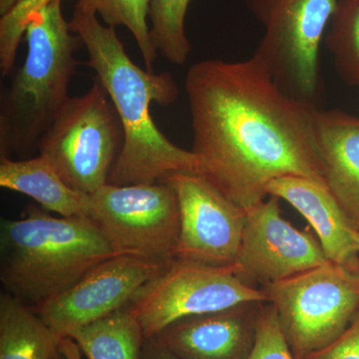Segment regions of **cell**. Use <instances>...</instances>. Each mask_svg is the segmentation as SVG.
I'll return each mask as SVG.
<instances>
[{"mask_svg":"<svg viewBox=\"0 0 359 359\" xmlns=\"http://www.w3.org/2000/svg\"><path fill=\"white\" fill-rule=\"evenodd\" d=\"M185 89L200 175L245 211L269 197L273 180L299 176L325 184L318 107L280 88L256 56L195 63Z\"/></svg>","mask_w":359,"mask_h":359,"instance_id":"6da1fadb","label":"cell"},{"mask_svg":"<svg viewBox=\"0 0 359 359\" xmlns=\"http://www.w3.org/2000/svg\"><path fill=\"white\" fill-rule=\"evenodd\" d=\"M69 23L88 51L85 65L95 71L107 90L124 128V145L107 184H150L172 174H200L197 156L170 141L151 116V104L176 102L178 88L173 76L139 67L129 57L114 27L100 23L96 11L86 4L76 2Z\"/></svg>","mask_w":359,"mask_h":359,"instance_id":"7a4b0ae2","label":"cell"},{"mask_svg":"<svg viewBox=\"0 0 359 359\" xmlns=\"http://www.w3.org/2000/svg\"><path fill=\"white\" fill-rule=\"evenodd\" d=\"M114 256L88 217H54L30 207L21 219L1 221L0 280L4 292L30 308L69 290Z\"/></svg>","mask_w":359,"mask_h":359,"instance_id":"3957f363","label":"cell"},{"mask_svg":"<svg viewBox=\"0 0 359 359\" xmlns=\"http://www.w3.org/2000/svg\"><path fill=\"white\" fill-rule=\"evenodd\" d=\"M52 0L30 16L26 26L27 54L0 100V158L32 154L69 100L76 72L74 53L83 44Z\"/></svg>","mask_w":359,"mask_h":359,"instance_id":"277c9868","label":"cell"},{"mask_svg":"<svg viewBox=\"0 0 359 359\" xmlns=\"http://www.w3.org/2000/svg\"><path fill=\"white\" fill-rule=\"evenodd\" d=\"M124 139L120 116L95 76L86 93L70 97L40 139L39 150L68 186L92 195L108 183Z\"/></svg>","mask_w":359,"mask_h":359,"instance_id":"5b68a950","label":"cell"},{"mask_svg":"<svg viewBox=\"0 0 359 359\" xmlns=\"http://www.w3.org/2000/svg\"><path fill=\"white\" fill-rule=\"evenodd\" d=\"M262 289L295 359L330 346L359 313V271L332 262Z\"/></svg>","mask_w":359,"mask_h":359,"instance_id":"8992f818","label":"cell"},{"mask_svg":"<svg viewBox=\"0 0 359 359\" xmlns=\"http://www.w3.org/2000/svg\"><path fill=\"white\" fill-rule=\"evenodd\" d=\"M339 0H247L264 27L254 55L280 88L316 104L320 93V47Z\"/></svg>","mask_w":359,"mask_h":359,"instance_id":"52a82bcc","label":"cell"},{"mask_svg":"<svg viewBox=\"0 0 359 359\" xmlns=\"http://www.w3.org/2000/svg\"><path fill=\"white\" fill-rule=\"evenodd\" d=\"M249 302H269L263 289L245 285L235 266H211L175 259L146 283L128 309L146 340L189 316L217 313Z\"/></svg>","mask_w":359,"mask_h":359,"instance_id":"ba28073f","label":"cell"},{"mask_svg":"<svg viewBox=\"0 0 359 359\" xmlns=\"http://www.w3.org/2000/svg\"><path fill=\"white\" fill-rule=\"evenodd\" d=\"M90 219L104 233L116 256L170 263L180 237L178 196L167 182L115 186L90 195Z\"/></svg>","mask_w":359,"mask_h":359,"instance_id":"9c48e42d","label":"cell"},{"mask_svg":"<svg viewBox=\"0 0 359 359\" xmlns=\"http://www.w3.org/2000/svg\"><path fill=\"white\" fill-rule=\"evenodd\" d=\"M162 181L178 196L176 259L219 266L235 264L247 221L244 208L200 174H172Z\"/></svg>","mask_w":359,"mask_h":359,"instance_id":"30bf717a","label":"cell"},{"mask_svg":"<svg viewBox=\"0 0 359 359\" xmlns=\"http://www.w3.org/2000/svg\"><path fill=\"white\" fill-rule=\"evenodd\" d=\"M320 241L283 219L280 200L269 196L247 211L236 273L245 285L262 287L328 263Z\"/></svg>","mask_w":359,"mask_h":359,"instance_id":"8fae6325","label":"cell"},{"mask_svg":"<svg viewBox=\"0 0 359 359\" xmlns=\"http://www.w3.org/2000/svg\"><path fill=\"white\" fill-rule=\"evenodd\" d=\"M168 264L114 256L92 269L69 290L32 309L58 337L66 339L75 330L126 308Z\"/></svg>","mask_w":359,"mask_h":359,"instance_id":"7c38bea8","label":"cell"},{"mask_svg":"<svg viewBox=\"0 0 359 359\" xmlns=\"http://www.w3.org/2000/svg\"><path fill=\"white\" fill-rule=\"evenodd\" d=\"M264 302H249L217 313L175 321L156 335L177 359H249L257 318Z\"/></svg>","mask_w":359,"mask_h":359,"instance_id":"4fadbf2b","label":"cell"},{"mask_svg":"<svg viewBox=\"0 0 359 359\" xmlns=\"http://www.w3.org/2000/svg\"><path fill=\"white\" fill-rule=\"evenodd\" d=\"M266 193L289 203L309 222L328 261L359 271V231L325 184L282 177L269 184Z\"/></svg>","mask_w":359,"mask_h":359,"instance_id":"5bb4252c","label":"cell"},{"mask_svg":"<svg viewBox=\"0 0 359 359\" xmlns=\"http://www.w3.org/2000/svg\"><path fill=\"white\" fill-rule=\"evenodd\" d=\"M314 127L325 184L359 231V117L318 108Z\"/></svg>","mask_w":359,"mask_h":359,"instance_id":"9a60e30c","label":"cell"},{"mask_svg":"<svg viewBox=\"0 0 359 359\" xmlns=\"http://www.w3.org/2000/svg\"><path fill=\"white\" fill-rule=\"evenodd\" d=\"M0 186L25 194L43 209L60 217L90 218V195L68 186L42 155L26 160L1 158Z\"/></svg>","mask_w":359,"mask_h":359,"instance_id":"2e32d148","label":"cell"},{"mask_svg":"<svg viewBox=\"0 0 359 359\" xmlns=\"http://www.w3.org/2000/svg\"><path fill=\"white\" fill-rule=\"evenodd\" d=\"M63 339L20 299L0 294V359H53Z\"/></svg>","mask_w":359,"mask_h":359,"instance_id":"e0dca14e","label":"cell"},{"mask_svg":"<svg viewBox=\"0 0 359 359\" xmlns=\"http://www.w3.org/2000/svg\"><path fill=\"white\" fill-rule=\"evenodd\" d=\"M87 359H141L146 339L140 323L124 308L69 335Z\"/></svg>","mask_w":359,"mask_h":359,"instance_id":"ac0fdd59","label":"cell"},{"mask_svg":"<svg viewBox=\"0 0 359 359\" xmlns=\"http://www.w3.org/2000/svg\"><path fill=\"white\" fill-rule=\"evenodd\" d=\"M327 46L342 80L359 88V0H339L328 25Z\"/></svg>","mask_w":359,"mask_h":359,"instance_id":"d6986e66","label":"cell"},{"mask_svg":"<svg viewBox=\"0 0 359 359\" xmlns=\"http://www.w3.org/2000/svg\"><path fill=\"white\" fill-rule=\"evenodd\" d=\"M191 0H151V41L169 62L185 65L191 53L185 30L186 14Z\"/></svg>","mask_w":359,"mask_h":359,"instance_id":"ffe728a7","label":"cell"},{"mask_svg":"<svg viewBox=\"0 0 359 359\" xmlns=\"http://www.w3.org/2000/svg\"><path fill=\"white\" fill-rule=\"evenodd\" d=\"M93 8L108 26L124 25L133 34L148 71L153 70L158 51L151 41L147 18L151 0H77Z\"/></svg>","mask_w":359,"mask_h":359,"instance_id":"44dd1931","label":"cell"},{"mask_svg":"<svg viewBox=\"0 0 359 359\" xmlns=\"http://www.w3.org/2000/svg\"><path fill=\"white\" fill-rule=\"evenodd\" d=\"M52 0H21L0 20V72L1 76L11 74L15 62L16 52L25 34L30 16Z\"/></svg>","mask_w":359,"mask_h":359,"instance_id":"7402d4cb","label":"cell"},{"mask_svg":"<svg viewBox=\"0 0 359 359\" xmlns=\"http://www.w3.org/2000/svg\"><path fill=\"white\" fill-rule=\"evenodd\" d=\"M249 359H295L271 302H264L259 309L256 340Z\"/></svg>","mask_w":359,"mask_h":359,"instance_id":"603a6c76","label":"cell"},{"mask_svg":"<svg viewBox=\"0 0 359 359\" xmlns=\"http://www.w3.org/2000/svg\"><path fill=\"white\" fill-rule=\"evenodd\" d=\"M302 359H359V313L339 339Z\"/></svg>","mask_w":359,"mask_h":359,"instance_id":"cb8c5ba5","label":"cell"},{"mask_svg":"<svg viewBox=\"0 0 359 359\" xmlns=\"http://www.w3.org/2000/svg\"><path fill=\"white\" fill-rule=\"evenodd\" d=\"M141 359H177L166 346H163L157 339L146 340L142 351Z\"/></svg>","mask_w":359,"mask_h":359,"instance_id":"d4e9b609","label":"cell"},{"mask_svg":"<svg viewBox=\"0 0 359 359\" xmlns=\"http://www.w3.org/2000/svg\"><path fill=\"white\" fill-rule=\"evenodd\" d=\"M61 351L69 359H83L79 347L75 344L74 340L70 339V337L63 339L62 344H61Z\"/></svg>","mask_w":359,"mask_h":359,"instance_id":"484cf974","label":"cell"},{"mask_svg":"<svg viewBox=\"0 0 359 359\" xmlns=\"http://www.w3.org/2000/svg\"><path fill=\"white\" fill-rule=\"evenodd\" d=\"M21 0H0V15L4 16Z\"/></svg>","mask_w":359,"mask_h":359,"instance_id":"4316f807","label":"cell"},{"mask_svg":"<svg viewBox=\"0 0 359 359\" xmlns=\"http://www.w3.org/2000/svg\"><path fill=\"white\" fill-rule=\"evenodd\" d=\"M53 359H69V358H68L67 356H66L65 354L62 353V351H61V348H60V351H59V353L57 354H56L55 358H54Z\"/></svg>","mask_w":359,"mask_h":359,"instance_id":"83f0119b","label":"cell"},{"mask_svg":"<svg viewBox=\"0 0 359 359\" xmlns=\"http://www.w3.org/2000/svg\"><path fill=\"white\" fill-rule=\"evenodd\" d=\"M358 245H359V233H358Z\"/></svg>","mask_w":359,"mask_h":359,"instance_id":"f1b7e54d","label":"cell"}]
</instances>
